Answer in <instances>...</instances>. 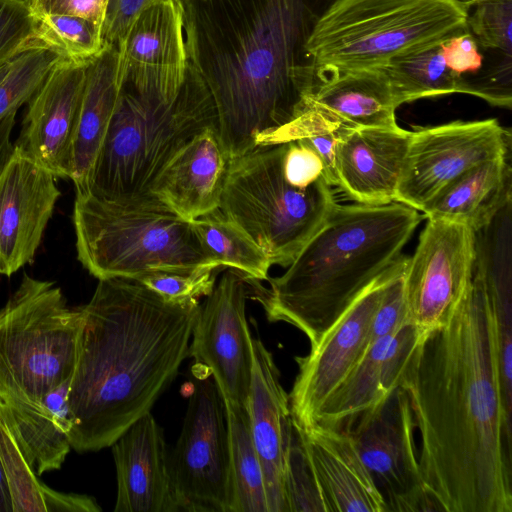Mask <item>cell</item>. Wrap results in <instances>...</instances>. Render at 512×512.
Returning a JSON list of instances; mask_svg holds the SVG:
<instances>
[{"label": "cell", "mask_w": 512, "mask_h": 512, "mask_svg": "<svg viewBox=\"0 0 512 512\" xmlns=\"http://www.w3.org/2000/svg\"><path fill=\"white\" fill-rule=\"evenodd\" d=\"M399 386L420 435L422 481L444 512H512V423L484 274L447 324L421 335Z\"/></svg>", "instance_id": "cell-1"}, {"label": "cell", "mask_w": 512, "mask_h": 512, "mask_svg": "<svg viewBox=\"0 0 512 512\" xmlns=\"http://www.w3.org/2000/svg\"><path fill=\"white\" fill-rule=\"evenodd\" d=\"M335 0H182L188 66L204 82L228 156L271 145L309 107L305 45Z\"/></svg>", "instance_id": "cell-2"}, {"label": "cell", "mask_w": 512, "mask_h": 512, "mask_svg": "<svg viewBox=\"0 0 512 512\" xmlns=\"http://www.w3.org/2000/svg\"><path fill=\"white\" fill-rule=\"evenodd\" d=\"M84 325L68 407L71 447H110L149 413L189 356L199 301L173 303L133 279L98 280Z\"/></svg>", "instance_id": "cell-3"}, {"label": "cell", "mask_w": 512, "mask_h": 512, "mask_svg": "<svg viewBox=\"0 0 512 512\" xmlns=\"http://www.w3.org/2000/svg\"><path fill=\"white\" fill-rule=\"evenodd\" d=\"M423 218L399 202L337 204L269 288L244 279L270 322L296 327L314 347L402 255Z\"/></svg>", "instance_id": "cell-4"}, {"label": "cell", "mask_w": 512, "mask_h": 512, "mask_svg": "<svg viewBox=\"0 0 512 512\" xmlns=\"http://www.w3.org/2000/svg\"><path fill=\"white\" fill-rule=\"evenodd\" d=\"M73 224L77 258L98 280L222 268L203 247L192 221L150 193L129 200L76 195Z\"/></svg>", "instance_id": "cell-5"}, {"label": "cell", "mask_w": 512, "mask_h": 512, "mask_svg": "<svg viewBox=\"0 0 512 512\" xmlns=\"http://www.w3.org/2000/svg\"><path fill=\"white\" fill-rule=\"evenodd\" d=\"M208 127H217L214 102L191 67L175 98L139 92L123 83L92 171L89 193L108 200L148 193L168 160Z\"/></svg>", "instance_id": "cell-6"}, {"label": "cell", "mask_w": 512, "mask_h": 512, "mask_svg": "<svg viewBox=\"0 0 512 512\" xmlns=\"http://www.w3.org/2000/svg\"><path fill=\"white\" fill-rule=\"evenodd\" d=\"M463 0H335L305 45L315 78L381 67L467 32Z\"/></svg>", "instance_id": "cell-7"}, {"label": "cell", "mask_w": 512, "mask_h": 512, "mask_svg": "<svg viewBox=\"0 0 512 512\" xmlns=\"http://www.w3.org/2000/svg\"><path fill=\"white\" fill-rule=\"evenodd\" d=\"M284 143L263 145L231 158L220 211L265 252L271 265L288 267L337 205L326 178L303 188L283 173Z\"/></svg>", "instance_id": "cell-8"}, {"label": "cell", "mask_w": 512, "mask_h": 512, "mask_svg": "<svg viewBox=\"0 0 512 512\" xmlns=\"http://www.w3.org/2000/svg\"><path fill=\"white\" fill-rule=\"evenodd\" d=\"M83 325L55 282L24 273L0 309V396L37 403L70 380Z\"/></svg>", "instance_id": "cell-9"}, {"label": "cell", "mask_w": 512, "mask_h": 512, "mask_svg": "<svg viewBox=\"0 0 512 512\" xmlns=\"http://www.w3.org/2000/svg\"><path fill=\"white\" fill-rule=\"evenodd\" d=\"M191 393L169 472L179 512H230L229 434L224 399L212 375L192 367Z\"/></svg>", "instance_id": "cell-10"}, {"label": "cell", "mask_w": 512, "mask_h": 512, "mask_svg": "<svg viewBox=\"0 0 512 512\" xmlns=\"http://www.w3.org/2000/svg\"><path fill=\"white\" fill-rule=\"evenodd\" d=\"M415 430L408 395L398 386L345 431L380 491L387 512L439 511L422 481Z\"/></svg>", "instance_id": "cell-11"}, {"label": "cell", "mask_w": 512, "mask_h": 512, "mask_svg": "<svg viewBox=\"0 0 512 512\" xmlns=\"http://www.w3.org/2000/svg\"><path fill=\"white\" fill-rule=\"evenodd\" d=\"M510 148V131L494 118L417 127L411 131L394 202L422 212L462 174Z\"/></svg>", "instance_id": "cell-12"}, {"label": "cell", "mask_w": 512, "mask_h": 512, "mask_svg": "<svg viewBox=\"0 0 512 512\" xmlns=\"http://www.w3.org/2000/svg\"><path fill=\"white\" fill-rule=\"evenodd\" d=\"M476 232L441 219H427L404 272L408 323L421 335L447 324L473 276Z\"/></svg>", "instance_id": "cell-13"}, {"label": "cell", "mask_w": 512, "mask_h": 512, "mask_svg": "<svg viewBox=\"0 0 512 512\" xmlns=\"http://www.w3.org/2000/svg\"><path fill=\"white\" fill-rule=\"evenodd\" d=\"M248 293L241 274L225 272L201 305L189 347V356L212 375L224 402L239 405H247L254 360Z\"/></svg>", "instance_id": "cell-14"}, {"label": "cell", "mask_w": 512, "mask_h": 512, "mask_svg": "<svg viewBox=\"0 0 512 512\" xmlns=\"http://www.w3.org/2000/svg\"><path fill=\"white\" fill-rule=\"evenodd\" d=\"M392 266L352 303L307 355L295 358L299 371L289 404L293 423L299 429L313 425L325 401L368 351L373 318Z\"/></svg>", "instance_id": "cell-15"}, {"label": "cell", "mask_w": 512, "mask_h": 512, "mask_svg": "<svg viewBox=\"0 0 512 512\" xmlns=\"http://www.w3.org/2000/svg\"><path fill=\"white\" fill-rule=\"evenodd\" d=\"M56 178L13 145L0 171V274L33 261L61 195Z\"/></svg>", "instance_id": "cell-16"}, {"label": "cell", "mask_w": 512, "mask_h": 512, "mask_svg": "<svg viewBox=\"0 0 512 512\" xmlns=\"http://www.w3.org/2000/svg\"><path fill=\"white\" fill-rule=\"evenodd\" d=\"M117 50L124 84L177 97L188 70L182 0H163L140 12Z\"/></svg>", "instance_id": "cell-17"}, {"label": "cell", "mask_w": 512, "mask_h": 512, "mask_svg": "<svg viewBox=\"0 0 512 512\" xmlns=\"http://www.w3.org/2000/svg\"><path fill=\"white\" fill-rule=\"evenodd\" d=\"M88 63L61 57L27 102L15 146L56 177L70 178L71 148Z\"/></svg>", "instance_id": "cell-18"}, {"label": "cell", "mask_w": 512, "mask_h": 512, "mask_svg": "<svg viewBox=\"0 0 512 512\" xmlns=\"http://www.w3.org/2000/svg\"><path fill=\"white\" fill-rule=\"evenodd\" d=\"M253 370L247 408L261 461L269 512H290L286 491L287 457L293 431L289 394L273 355L253 338Z\"/></svg>", "instance_id": "cell-19"}, {"label": "cell", "mask_w": 512, "mask_h": 512, "mask_svg": "<svg viewBox=\"0 0 512 512\" xmlns=\"http://www.w3.org/2000/svg\"><path fill=\"white\" fill-rule=\"evenodd\" d=\"M410 138L400 126L344 127L335 151L336 186L356 203L394 202Z\"/></svg>", "instance_id": "cell-20"}, {"label": "cell", "mask_w": 512, "mask_h": 512, "mask_svg": "<svg viewBox=\"0 0 512 512\" xmlns=\"http://www.w3.org/2000/svg\"><path fill=\"white\" fill-rule=\"evenodd\" d=\"M110 447L117 474L114 512H179L163 431L150 412Z\"/></svg>", "instance_id": "cell-21"}, {"label": "cell", "mask_w": 512, "mask_h": 512, "mask_svg": "<svg viewBox=\"0 0 512 512\" xmlns=\"http://www.w3.org/2000/svg\"><path fill=\"white\" fill-rule=\"evenodd\" d=\"M420 337L418 329L406 323L396 332L375 340L325 401L313 425L347 431L360 414L399 386L405 365Z\"/></svg>", "instance_id": "cell-22"}, {"label": "cell", "mask_w": 512, "mask_h": 512, "mask_svg": "<svg viewBox=\"0 0 512 512\" xmlns=\"http://www.w3.org/2000/svg\"><path fill=\"white\" fill-rule=\"evenodd\" d=\"M229 162L217 127H208L168 160L148 193L183 219L193 221L219 209Z\"/></svg>", "instance_id": "cell-23"}, {"label": "cell", "mask_w": 512, "mask_h": 512, "mask_svg": "<svg viewBox=\"0 0 512 512\" xmlns=\"http://www.w3.org/2000/svg\"><path fill=\"white\" fill-rule=\"evenodd\" d=\"M297 429L327 512H387L380 491L346 432L320 424Z\"/></svg>", "instance_id": "cell-24"}, {"label": "cell", "mask_w": 512, "mask_h": 512, "mask_svg": "<svg viewBox=\"0 0 512 512\" xmlns=\"http://www.w3.org/2000/svg\"><path fill=\"white\" fill-rule=\"evenodd\" d=\"M119 53L108 45L86 66L85 83L71 148L70 179L76 195L89 193L92 171L123 86Z\"/></svg>", "instance_id": "cell-25"}, {"label": "cell", "mask_w": 512, "mask_h": 512, "mask_svg": "<svg viewBox=\"0 0 512 512\" xmlns=\"http://www.w3.org/2000/svg\"><path fill=\"white\" fill-rule=\"evenodd\" d=\"M310 103L346 128H395L397 104L381 67L334 71L317 78Z\"/></svg>", "instance_id": "cell-26"}, {"label": "cell", "mask_w": 512, "mask_h": 512, "mask_svg": "<svg viewBox=\"0 0 512 512\" xmlns=\"http://www.w3.org/2000/svg\"><path fill=\"white\" fill-rule=\"evenodd\" d=\"M70 381L37 403L0 396V410L38 476L59 470L72 449L68 407Z\"/></svg>", "instance_id": "cell-27"}, {"label": "cell", "mask_w": 512, "mask_h": 512, "mask_svg": "<svg viewBox=\"0 0 512 512\" xmlns=\"http://www.w3.org/2000/svg\"><path fill=\"white\" fill-rule=\"evenodd\" d=\"M511 204L510 152L462 174L422 210L426 219L460 223L475 232L487 227Z\"/></svg>", "instance_id": "cell-28"}, {"label": "cell", "mask_w": 512, "mask_h": 512, "mask_svg": "<svg viewBox=\"0 0 512 512\" xmlns=\"http://www.w3.org/2000/svg\"><path fill=\"white\" fill-rule=\"evenodd\" d=\"M0 458L8 481L13 512H99L93 497L62 493L38 479L0 410Z\"/></svg>", "instance_id": "cell-29"}, {"label": "cell", "mask_w": 512, "mask_h": 512, "mask_svg": "<svg viewBox=\"0 0 512 512\" xmlns=\"http://www.w3.org/2000/svg\"><path fill=\"white\" fill-rule=\"evenodd\" d=\"M441 44L391 59L381 68L387 74L397 104L454 93L475 96L467 79L450 70Z\"/></svg>", "instance_id": "cell-30"}, {"label": "cell", "mask_w": 512, "mask_h": 512, "mask_svg": "<svg viewBox=\"0 0 512 512\" xmlns=\"http://www.w3.org/2000/svg\"><path fill=\"white\" fill-rule=\"evenodd\" d=\"M229 434L230 512H269L263 469L255 448L247 405L226 403Z\"/></svg>", "instance_id": "cell-31"}, {"label": "cell", "mask_w": 512, "mask_h": 512, "mask_svg": "<svg viewBox=\"0 0 512 512\" xmlns=\"http://www.w3.org/2000/svg\"><path fill=\"white\" fill-rule=\"evenodd\" d=\"M207 252L221 265L243 277L267 281L272 266L265 252L220 209L192 221Z\"/></svg>", "instance_id": "cell-32"}, {"label": "cell", "mask_w": 512, "mask_h": 512, "mask_svg": "<svg viewBox=\"0 0 512 512\" xmlns=\"http://www.w3.org/2000/svg\"><path fill=\"white\" fill-rule=\"evenodd\" d=\"M32 15L34 40L62 57L89 63L106 48L102 29L86 19L42 12H32Z\"/></svg>", "instance_id": "cell-33"}, {"label": "cell", "mask_w": 512, "mask_h": 512, "mask_svg": "<svg viewBox=\"0 0 512 512\" xmlns=\"http://www.w3.org/2000/svg\"><path fill=\"white\" fill-rule=\"evenodd\" d=\"M53 49L34 41L20 52L0 83V122L27 103L61 58Z\"/></svg>", "instance_id": "cell-34"}, {"label": "cell", "mask_w": 512, "mask_h": 512, "mask_svg": "<svg viewBox=\"0 0 512 512\" xmlns=\"http://www.w3.org/2000/svg\"><path fill=\"white\" fill-rule=\"evenodd\" d=\"M286 491L290 512H327L301 434L294 423L287 457Z\"/></svg>", "instance_id": "cell-35"}, {"label": "cell", "mask_w": 512, "mask_h": 512, "mask_svg": "<svg viewBox=\"0 0 512 512\" xmlns=\"http://www.w3.org/2000/svg\"><path fill=\"white\" fill-rule=\"evenodd\" d=\"M468 15V30L478 45L512 55V0H478Z\"/></svg>", "instance_id": "cell-36"}, {"label": "cell", "mask_w": 512, "mask_h": 512, "mask_svg": "<svg viewBox=\"0 0 512 512\" xmlns=\"http://www.w3.org/2000/svg\"><path fill=\"white\" fill-rule=\"evenodd\" d=\"M219 268H203L190 272L155 271L137 279L165 300L173 303H188L207 297L215 287Z\"/></svg>", "instance_id": "cell-37"}, {"label": "cell", "mask_w": 512, "mask_h": 512, "mask_svg": "<svg viewBox=\"0 0 512 512\" xmlns=\"http://www.w3.org/2000/svg\"><path fill=\"white\" fill-rule=\"evenodd\" d=\"M33 43L30 7L19 0H0V63L13 59Z\"/></svg>", "instance_id": "cell-38"}, {"label": "cell", "mask_w": 512, "mask_h": 512, "mask_svg": "<svg viewBox=\"0 0 512 512\" xmlns=\"http://www.w3.org/2000/svg\"><path fill=\"white\" fill-rule=\"evenodd\" d=\"M283 143V173L291 184L306 188L326 178L323 160L308 144L298 139Z\"/></svg>", "instance_id": "cell-39"}, {"label": "cell", "mask_w": 512, "mask_h": 512, "mask_svg": "<svg viewBox=\"0 0 512 512\" xmlns=\"http://www.w3.org/2000/svg\"><path fill=\"white\" fill-rule=\"evenodd\" d=\"M161 1L163 0H109L102 26L105 46L113 45L117 49L121 47L138 14Z\"/></svg>", "instance_id": "cell-40"}, {"label": "cell", "mask_w": 512, "mask_h": 512, "mask_svg": "<svg viewBox=\"0 0 512 512\" xmlns=\"http://www.w3.org/2000/svg\"><path fill=\"white\" fill-rule=\"evenodd\" d=\"M440 49L447 67L458 75L474 73L482 67L483 56L469 31L452 36Z\"/></svg>", "instance_id": "cell-41"}, {"label": "cell", "mask_w": 512, "mask_h": 512, "mask_svg": "<svg viewBox=\"0 0 512 512\" xmlns=\"http://www.w3.org/2000/svg\"><path fill=\"white\" fill-rule=\"evenodd\" d=\"M109 0H29L32 12L70 15L86 19L102 29Z\"/></svg>", "instance_id": "cell-42"}, {"label": "cell", "mask_w": 512, "mask_h": 512, "mask_svg": "<svg viewBox=\"0 0 512 512\" xmlns=\"http://www.w3.org/2000/svg\"><path fill=\"white\" fill-rule=\"evenodd\" d=\"M16 113H12L0 122V171L13 150L11 142Z\"/></svg>", "instance_id": "cell-43"}, {"label": "cell", "mask_w": 512, "mask_h": 512, "mask_svg": "<svg viewBox=\"0 0 512 512\" xmlns=\"http://www.w3.org/2000/svg\"><path fill=\"white\" fill-rule=\"evenodd\" d=\"M0 512H13L12 498L4 471V467L0 458Z\"/></svg>", "instance_id": "cell-44"}, {"label": "cell", "mask_w": 512, "mask_h": 512, "mask_svg": "<svg viewBox=\"0 0 512 512\" xmlns=\"http://www.w3.org/2000/svg\"><path fill=\"white\" fill-rule=\"evenodd\" d=\"M13 59L0 63V83L3 81V79L7 75L8 71L11 67Z\"/></svg>", "instance_id": "cell-45"}, {"label": "cell", "mask_w": 512, "mask_h": 512, "mask_svg": "<svg viewBox=\"0 0 512 512\" xmlns=\"http://www.w3.org/2000/svg\"><path fill=\"white\" fill-rule=\"evenodd\" d=\"M463 1L468 2V3L472 6V5H473L475 2H477L478 0H463Z\"/></svg>", "instance_id": "cell-46"}, {"label": "cell", "mask_w": 512, "mask_h": 512, "mask_svg": "<svg viewBox=\"0 0 512 512\" xmlns=\"http://www.w3.org/2000/svg\"><path fill=\"white\" fill-rule=\"evenodd\" d=\"M19 1H22V2H24L26 4H28V2H29V0H19Z\"/></svg>", "instance_id": "cell-47"}, {"label": "cell", "mask_w": 512, "mask_h": 512, "mask_svg": "<svg viewBox=\"0 0 512 512\" xmlns=\"http://www.w3.org/2000/svg\"><path fill=\"white\" fill-rule=\"evenodd\" d=\"M28 5V4H27Z\"/></svg>", "instance_id": "cell-48"}]
</instances>
